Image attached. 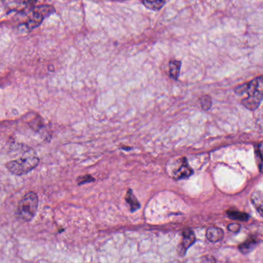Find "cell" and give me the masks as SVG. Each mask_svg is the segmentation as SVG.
<instances>
[{"instance_id":"cell-1","label":"cell","mask_w":263,"mask_h":263,"mask_svg":"<svg viewBox=\"0 0 263 263\" xmlns=\"http://www.w3.org/2000/svg\"><path fill=\"white\" fill-rule=\"evenodd\" d=\"M235 93L248 94V97L242 101L243 105L251 111L257 109L263 99V76L256 77L249 83L238 86L235 88Z\"/></svg>"},{"instance_id":"cell-2","label":"cell","mask_w":263,"mask_h":263,"mask_svg":"<svg viewBox=\"0 0 263 263\" xmlns=\"http://www.w3.org/2000/svg\"><path fill=\"white\" fill-rule=\"evenodd\" d=\"M40 163V158L32 149L26 151L18 159L12 160L6 164L7 169L12 174L21 176L27 174L36 168Z\"/></svg>"},{"instance_id":"cell-3","label":"cell","mask_w":263,"mask_h":263,"mask_svg":"<svg viewBox=\"0 0 263 263\" xmlns=\"http://www.w3.org/2000/svg\"><path fill=\"white\" fill-rule=\"evenodd\" d=\"M39 199L34 191H28L19 202L17 215L25 222L31 221L35 216L38 208Z\"/></svg>"},{"instance_id":"cell-4","label":"cell","mask_w":263,"mask_h":263,"mask_svg":"<svg viewBox=\"0 0 263 263\" xmlns=\"http://www.w3.org/2000/svg\"><path fill=\"white\" fill-rule=\"evenodd\" d=\"M34 0H3V4L9 11L20 12L27 9Z\"/></svg>"},{"instance_id":"cell-5","label":"cell","mask_w":263,"mask_h":263,"mask_svg":"<svg viewBox=\"0 0 263 263\" xmlns=\"http://www.w3.org/2000/svg\"><path fill=\"white\" fill-rule=\"evenodd\" d=\"M195 241V236L192 231L188 230L183 233V240L178 246V253L180 255H184L186 253L187 249L192 245Z\"/></svg>"},{"instance_id":"cell-6","label":"cell","mask_w":263,"mask_h":263,"mask_svg":"<svg viewBox=\"0 0 263 263\" xmlns=\"http://www.w3.org/2000/svg\"><path fill=\"white\" fill-rule=\"evenodd\" d=\"M193 171L191 168L188 166V164H187L186 160L183 159L182 163L180 165L179 168L174 171V177L177 179H180V178H187L189 177Z\"/></svg>"},{"instance_id":"cell-7","label":"cell","mask_w":263,"mask_h":263,"mask_svg":"<svg viewBox=\"0 0 263 263\" xmlns=\"http://www.w3.org/2000/svg\"><path fill=\"white\" fill-rule=\"evenodd\" d=\"M251 201L260 215L263 216V191H255L251 196Z\"/></svg>"},{"instance_id":"cell-8","label":"cell","mask_w":263,"mask_h":263,"mask_svg":"<svg viewBox=\"0 0 263 263\" xmlns=\"http://www.w3.org/2000/svg\"><path fill=\"white\" fill-rule=\"evenodd\" d=\"M125 200L129 205L131 212L138 211L141 208V203L139 202L138 198H136L131 188L128 189V192L126 194Z\"/></svg>"},{"instance_id":"cell-9","label":"cell","mask_w":263,"mask_h":263,"mask_svg":"<svg viewBox=\"0 0 263 263\" xmlns=\"http://www.w3.org/2000/svg\"><path fill=\"white\" fill-rule=\"evenodd\" d=\"M223 236H224V232L221 228L212 227L207 230L206 237L210 241L215 242L220 241L222 239Z\"/></svg>"},{"instance_id":"cell-10","label":"cell","mask_w":263,"mask_h":263,"mask_svg":"<svg viewBox=\"0 0 263 263\" xmlns=\"http://www.w3.org/2000/svg\"><path fill=\"white\" fill-rule=\"evenodd\" d=\"M164 4V0H143V4L151 11H160Z\"/></svg>"},{"instance_id":"cell-11","label":"cell","mask_w":263,"mask_h":263,"mask_svg":"<svg viewBox=\"0 0 263 263\" xmlns=\"http://www.w3.org/2000/svg\"><path fill=\"white\" fill-rule=\"evenodd\" d=\"M181 63L180 61H172L170 62V75L173 79L177 80L179 77Z\"/></svg>"},{"instance_id":"cell-12","label":"cell","mask_w":263,"mask_h":263,"mask_svg":"<svg viewBox=\"0 0 263 263\" xmlns=\"http://www.w3.org/2000/svg\"><path fill=\"white\" fill-rule=\"evenodd\" d=\"M228 216L231 219L239 220V221H247L249 218L245 213L240 212L237 211H228Z\"/></svg>"},{"instance_id":"cell-13","label":"cell","mask_w":263,"mask_h":263,"mask_svg":"<svg viewBox=\"0 0 263 263\" xmlns=\"http://www.w3.org/2000/svg\"><path fill=\"white\" fill-rule=\"evenodd\" d=\"M255 245H256V241H255V240L248 239L240 245L239 249L242 253H248L249 252Z\"/></svg>"},{"instance_id":"cell-14","label":"cell","mask_w":263,"mask_h":263,"mask_svg":"<svg viewBox=\"0 0 263 263\" xmlns=\"http://www.w3.org/2000/svg\"><path fill=\"white\" fill-rule=\"evenodd\" d=\"M77 181L78 185H82V184H87V183L95 181V179H94L91 175H90V174H87V175H84V176L78 177Z\"/></svg>"},{"instance_id":"cell-15","label":"cell","mask_w":263,"mask_h":263,"mask_svg":"<svg viewBox=\"0 0 263 263\" xmlns=\"http://www.w3.org/2000/svg\"><path fill=\"white\" fill-rule=\"evenodd\" d=\"M257 164H258V169L261 172H263V149L257 150L256 153Z\"/></svg>"},{"instance_id":"cell-16","label":"cell","mask_w":263,"mask_h":263,"mask_svg":"<svg viewBox=\"0 0 263 263\" xmlns=\"http://www.w3.org/2000/svg\"><path fill=\"white\" fill-rule=\"evenodd\" d=\"M201 106L204 110H208L211 107V99L209 96H204L201 99Z\"/></svg>"},{"instance_id":"cell-17","label":"cell","mask_w":263,"mask_h":263,"mask_svg":"<svg viewBox=\"0 0 263 263\" xmlns=\"http://www.w3.org/2000/svg\"><path fill=\"white\" fill-rule=\"evenodd\" d=\"M228 230L233 231V232H238L240 230V225H238V224H235V223L231 224V225H228Z\"/></svg>"}]
</instances>
